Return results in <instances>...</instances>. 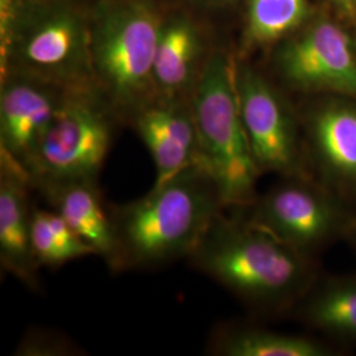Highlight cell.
<instances>
[{
	"label": "cell",
	"instance_id": "cell-10",
	"mask_svg": "<svg viewBox=\"0 0 356 356\" xmlns=\"http://www.w3.org/2000/svg\"><path fill=\"white\" fill-rule=\"evenodd\" d=\"M51 83L22 73L6 81L0 97V153L24 170L64 98Z\"/></svg>",
	"mask_w": 356,
	"mask_h": 356
},
{
	"label": "cell",
	"instance_id": "cell-12",
	"mask_svg": "<svg viewBox=\"0 0 356 356\" xmlns=\"http://www.w3.org/2000/svg\"><path fill=\"white\" fill-rule=\"evenodd\" d=\"M31 188L26 170L0 153V264L26 288L38 289L41 267L32 247Z\"/></svg>",
	"mask_w": 356,
	"mask_h": 356
},
{
	"label": "cell",
	"instance_id": "cell-21",
	"mask_svg": "<svg viewBox=\"0 0 356 356\" xmlns=\"http://www.w3.org/2000/svg\"><path fill=\"white\" fill-rule=\"evenodd\" d=\"M334 1L347 13L356 11V0H334Z\"/></svg>",
	"mask_w": 356,
	"mask_h": 356
},
{
	"label": "cell",
	"instance_id": "cell-3",
	"mask_svg": "<svg viewBox=\"0 0 356 356\" xmlns=\"http://www.w3.org/2000/svg\"><path fill=\"white\" fill-rule=\"evenodd\" d=\"M236 70L227 56H211L191 95L200 163L214 179L225 207L254 204L261 175L243 122Z\"/></svg>",
	"mask_w": 356,
	"mask_h": 356
},
{
	"label": "cell",
	"instance_id": "cell-15",
	"mask_svg": "<svg viewBox=\"0 0 356 356\" xmlns=\"http://www.w3.org/2000/svg\"><path fill=\"white\" fill-rule=\"evenodd\" d=\"M198 40L193 26L176 22L161 31L154 57V83L157 98L177 101L178 95L197 85L201 72H197Z\"/></svg>",
	"mask_w": 356,
	"mask_h": 356
},
{
	"label": "cell",
	"instance_id": "cell-16",
	"mask_svg": "<svg viewBox=\"0 0 356 356\" xmlns=\"http://www.w3.org/2000/svg\"><path fill=\"white\" fill-rule=\"evenodd\" d=\"M32 247L40 267H63L73 260L95 256L56 210L33 206Z\"/></svg>",
	"mask_w": 356,
	"mask_h": 356
},
{
	"label": "cell",
	"instance_id": "cell-14",
	"mask_svg": "<svg viewBox=\"0 0 356 356\" xmlns=\"http://www.w3.org/2000/svg\"><path fill=\"white\" fill-rule=\"evenodd\" d=\"M321 169L339 185H356V108L334 103L319 110L310 126Z\"/></svg>",
	"mask_w": 356,
	"mask_h": 356
},
{
	"label": "cell",
	"instance_id": "cell-20",
	"mask_svg": "<svg viewBox=\"0 0 356 356\" xmlns=\"http://www.w3.org/2000/svg\"><path fill=\"white\" fill-rule=\"evenodd\" d=\"M76 347L66 339L49 332L29 334L17 347V355L26 356H63L76 353Z\"/></svg>",
	"mask_w": 356,
	"mask_h": 356
},
{
	"label": "cell",
	"instance_id": "cell-7",
	"mask_svg": "<svg viewBox=\"0 0 356 356\" xmlns=\"http://www.w3.org/2000/svg\"><path fill=\"white\" fill-rule=\"evenodd\" d=\"M236 81L244 127L260 173L298 176L302 151L292 116L280 97L248 67L236 70Z\"/></svg>",
	"mask_w": 356,
	"mask_h": 356
},
{
	"label": "cell",
	"instance_id": "cell-17",
	"mask_svg": "<svg viewBox=\"0 0 356 356\" xmlns=\"http://www.w3.org/2000/svg\"><path fill=\"white\" fill-rule=\"evenodd\" d=\"M214 351L226 356H325L327 350L305 337L259 329L226 331L214 341Z\"/></svg>",
	"mask_w": 356,
	"mask_h": 356
},
{
	"label": "cell",
	"instance_id": "cell-2",
	"mask_svg": "<svg viewBox=\"0 0 356 356\" xmlns=\"http://www.w3.org/2000/svg\"><path fill=\"white\" fill-rule=\"evenodd\" d=\"M191 264L229 292L260 307H280L306 285L304 254L266 229L222 213L191 254Z\"/></svg>",
	"mask_w": 356,
	"mask_h": 356
},
{
	"label": "cell",
	"instance_id": "cell-1",
	"mask_svg": "<svg viewBox=\"0 0 356 356\" xmlns=\"http://www.w3.org/2000/svg\"><path fill=\"white\" fill-rule=\"evenodd\" d=\"M225 204L201 164L111 210L119 270L154 268L191 257Z\"/></svg>",
	"mask_w": 356,
	"mask_h": 356
},
{
	"label": "cell",
	"instance_id": "cell-18",
	"mask_svg": "<svg viewBox=\"0 0 356 356\" xmlns=\"http://www.w3.org/2000/svg\"><path fill=\"white\" fill-rule=\"evenodd\" d=\"M305 317L321 330L356 338V282H332L314 293L306 304Z\"/></svg>",
	"mask_w": 356,
	"mask_h": 356
},
{
	"label": "cell",
	"instance_id": "cell-9",
	"mask_svg": "<svg viewBox=\"0 0 356 356\" xmlns=\"http://www.w3.org/2000/svg\"><path fill=\"white\" fill-rule=\"evenodd\" d=\"M279 67L293 86L331 90L356 98V56L351 40L329 22L319 23L281 51Z\"/></svg>",
	"mask_w": 356,
	"mask_h": 356
},
{
	"label": "cell",
	"instance_id": "cell-4",
	"mask_svg": "<svg viewBox=\"0 0 356 356\" xmlns=\"http://www.w3.org/2000/svg\"><path fill=\"white\" fill-rule=\"evenodd\" d=\"M161 31L151 6L127 0L103 7L90 36L98 88L132 119L157 98L153 70Z\"/></svg>",
	"mask_w": 356,
	"mask_h": 356
},
{
	"label": "cell",
	"instance_id": "cell-19",
	"mask_svg": "<svg viewBox=\"0 0 356 356\" xmlns=\"http://www.w3.org/2000/svg\"><path fill=\"white\" fill-rule=\"evenodd\" d=\"M306 15V0H251L248 36L256 44H268L298 26Z\"/></svg>",
	"mask_w": 356,
	"mask_h": 356
},
{
	"label": "cell",
	"instance_id": "cell-6",
	"mask_svg": "<svg viewBox=\"0 0 356 356\" xmlns=\"http://www.w3.org/2000/svg\"><path fill=\"white\" fill-rule=\"evenodd\" d=\"M15 73L33 76L63 90L91 88L95 81L90 38L76 13L58 11L44 17L15 53Z\"/></svg>",
	"mask_w": 356,
	"mask_h": 356
},
{
	"label": "cell",
	"instance_id": "cell-5",
	"mask_svg": "<svg viewBox=\"0 0 356 356\" xmlns=\"http://www.w3.org/2000/svg\"><path fill=\"white\" fill-rule=\"evenodd\" d=\"M91 88L66 90L26 173L40 182L98 181L113 144V126Z\"/></svg>",
	"mask_w": 356,
	"mask_h": 356
},
{
	"label": "cell",
	"instance_id": "cell-13",
	"mask_svg": "<svg viewBox=\"0 0 356 356\" xmlns=\"http://www.w3.org/2000/svg\"><path fill=\"white\" fill-rule=\"evenodd\" d=\"M76 235L111 270H119V252L111 210L102 201L98 181L40 182L32 185Z\"/></svg>",
	"mask_w": 356,
	"mask_h": 356
},
{
	"label": "cell",
	"instance_id": "cell-8",
	"mask_svg": "<svg viewBox=\"0 0 356 356\" xmlns=\"http://www.w3.org/2000/svg\"><path fill=\"white\" fill-rule=\"evenodd\" d=\"M248 220L305 254L337 235L344 216L323 193L302 181H289L257 201Z\"/></svg>",
	"mask_w": 356,
	"mask_h": 356
},
{
	"label": "cell",
	"instance_id": "cell-11",
	"mask_svg": "<svg viewBox=\"0 0 356 356\" xmlns=\"http://www.w3.org/2000/svg\"><path fill=\"white\" fill-rule=\"evenodd\" d=\"M156 169L153 185H163L200 163V141L189 103L154 99L134 118Z\"/></svg>",
	"mask_w": 356,
	"mask_h": 356
}]
</instances>
